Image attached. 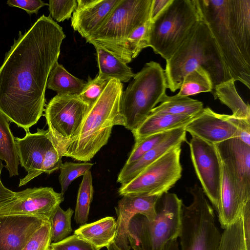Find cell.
I'll list each match as a JSON object with an SVG mask.
<instances>
[{
    "label": "cell",
    "mask_w": 250,
    "mask_h": 250,
    "mask_svg": "<svg viewBox=\"0 0 250 250\" xmlns=\"http://www.w3.org/2000/svg\"><path fill=\"white\" fill-rule=\"evenodd\" d=\"M193 200L183 205L180 250H218L220 234L213 210L202 188L197 184L190 188Z\"/></svg>",
    "instance_id": "9c48e42d"
},
{
    "label": "cell",
    "mask_w": 250,
    "mask_h": 250,
    "mask_svg": "<svg viewBox=\"0 0 250 250\" xmlns=\"http://www.w3.org/2000/svg\"><path fill=\"white\" fill-rule=\"evenodd\" d=\"M51 231L49 221H45L33 234L22 250H50Z\"/></svg>",
    "instance_id": "8d00e7d4"
},
{
    "label": "cell",
    "mask_w": 250,
    "mask_h": 250,
    "mask_svg": "<svg viewBox=\"0 0 250 250\" xmlns=\"http://www.w3.org/2000/svg\"><path fill=\"white\" fill-rule=\"evenodd\" d=\"M203 108V104L198 100L189 97H182L177 95L168 96L166 95L160 104L155 107L149 114L195 116L200 113Z\"/></svg>",
    "instance_id": "d4e9b609"
},
{
    "label": "cell",
    "mask_w": 250,
    "mask_h": 250,
    "mask_svg": "<svg viewBox=\"0 0 250 250\" xmlns=\"http://www.w3.org/2000/svg\"><path fill=\"white\" fill-rule=\"evenodd\" d=\"M88 108L79 95L57 94L45 105L48 133L62 157L77 135Z\"/></svg>",
    "instance_id": "30bf717a"
},
{
    "label": "cell",
    "mask_w": 250,
    "mask_h": 250,
    "mask_svg": "<svg viewBox=\"0 0 250 250\" xmlns=\"http://www.w3.org/2000/svg\"><path fill=\"white\" fill-rule=\"evenodd\" d=\"M218 250H245L241 216L224 229Z\"/></svg>",
    "instance_id": "1f68e13d"
},
{
    "label": "cell",
    "mask_w": 250,
    "mask_h": 250,
    "mask_svg": "<svg viewBox=\"0 0 250 250\" xmlns=\"http://www.w3.org/2000/svg\"><path fill=\"white\" fill-rule=\"evenodd\" d=\"M228 118L240 132V137L238 139L250 146V119L237 118L231 115H228Z\"/></svg>",
    "instance_id": "60d3db41"
},
{
    "label": "cell",
    "mask_w": 250,
    "mask_h": 250,
    "mask_svg": "<svg viewBox=\"0 0 250 250\" xmlns=\"http://www.w3.org/2000/svg\"><path fill=\"white\" fill-rule=\"evenodd\" d=\"M46 220L35 216H0V250H22Z\"/></svg>",
    "instance_id": "ac0fdd59"
},
{
    "label": "cell",
    "mask_w": 250,
    "mask_h": 250,
    "mask_svg": "<svg viewBox=\"0 0 250 250\" xmlns=\"http://www.w3.org/2000/svg\"><path fill=\"white\" fill-rule=\"evenodd\" d=\"M74 211L71 208L63 210L59 206L49 219L52 243L59 242L69 236L73 229L71 218Z\"/></svg>",
    "instance_id": "4dcf8cb0"
},
{
    "label": "cell",
    "mask_w": 250,
    "mask_h": 250,
    "mask_svg": "<svg viewBox=\"0 0 250 250\" xmlns=\"http://www.w3.org/2000/svg\"><path fill=\"white\" fill-rule=\"evenodd\" d=\"M74 234L100 250L114 242L116 234V222L112 216L85 224L74 230Z\"/></svg>",
    "instance_id": "7402d4cb"
},
{
    "label": "cell",
    "mask_w": 250,
    "mask_h": 250,
    "mask_svg": "<svg viewBox=\"0 0 250 250\" xmlns=\"http://www.w3.org/2000/svg\"><path fill=\"white\" fill-rule=\"evenodd\" d=\"M195 116L149 114L136 129L132 131L135 142L151 135L185 126Z\"/></svg>",
    "instance_id": "603a6c76"
},
{
    "label": "cell",
    "mask_w": 250,
    "mask_h": 250,
    "mask_svg": "<svg viewBox=\"0 0 250 250\" xmlns=\"http://www.w3.org/2000/svg\"><path fill=\"white\" fill-rule=\"evenodd\" d=\"M161 205L153 220L134 216L128 226L130 246L133 250H163L179 237L182 228V200L176 194H163Z\"/></svg>",
    "instance_id": "8992f818"
},
{
    "label": "cell",
    "mask_w": 250,
    "mask_h": 250,
    "mask_svg": "<svg viewBox=\"0 0 250 250\" xmlns=\"http://www.w3.org/2000/svg\"><path fill=\"white\" fill-rule=\"evenodd\" d=\"M192 137L216 145L229 139L239 138L240 132L229 121L228 115L213 111L208 107L204 108L185 126Z\"/></svg>",
    "instance_id": "e0dca14e"
},
{
    "label": "cell",
    "mask_w": 250,
    "mask_h": 250,
    "mask_svg": "<svg viewBox=\"0 0 250 250\" xmlns=\"http://www.w3.org/2000/svg\"><path fill=\"white\" fill-rule=\"evenodd\" d=\"M85 83L70 73L57 62L51 70L46 87L55 91L57 95H79Z\"/></svg>",
    "instance_id": "4316f807"
},
{
    "label": "cell",
    "mask_w": 250,
    "mask_h": 250,
    "mask_svg": "<svg viewBox=\"0 0 250 250\" xmlns=\"http://www.w3.org/2000/svg\"><path fill=\"white\" fill-rule=\"evenodd\" d=\"M4 166L0 159V203L13 197L16 193L5 187L1 181L0 175Z\"/></svg>",
    "instance_id": "ee69618b"
},
{
    "label": "cell",
    "mask_w": 250,
    "mask_h": 250,
    "mask_svg": "<svg viewBox=\"0 0 250 250\" xmlns=\"http://www.w3.org/2000/svg\"><path fill=\"white\" fill-rule=\"evenodd\" d=\"M241 218L245 250H250V203L243 207Z\"/></svg>",
    "instance_id": "b9f144b4"
},
{
    "label": "cell",
    "mask_w": 250,
    "mask_h": 250,
    "mask_svg": "<svg viewBox=\"0 0 250 250\" xmlns=\"http://www.w3.org/2000/svg\"><path fill=\"white\" fill-rule=\"evenodd\" d=\"M94 46L96 51L99 75L121 83L127 82L135 76V74L126 63L105 49L96 45Z\"/></svg>",
    "instance_id": "cb8c5ba5"
},
{
    "label": "cell",
    "mask_w": 250,
    "mask_h": 250,
    "mask_svg": "<svg viewBox=\"0 0 250 250\" xmlns=\"http://www.w3.org/2000/svg\"><path fill=\"white\" fill-rule=\"evenodd\" d=\"M151 21L148 20L133 29L129 35L125 48L132 59L135 58L142 50L148 47V39Z\"/></svg>",
    "instance_id": "836d02e7"
},
{
    "label": "cell",
    "mask_w": 250,
    "mask_h": 250,
    "mask_svg": "<svg viewBox=\"0 0 250 250\" xmlns=\"http://www.w3.org/2000/svg\"><path fill=\"white\" fill-rule=\"evenodd\" d=\"M171 131L172 130L151 135L135 142L134 146L125 165L130 164L138 160L145 153L163 141L169 135Z\"/></svg>",
    "instance_id": "e575fe53"
},
{
    "label": "cell",
    "mask_w": 250,
    "mask_h": 250,
    "mask_svg": "<svg viewBox=\"0 0 250 250\" xmlns=\"http://www.w3.org/2000/svg\"><path fill=\"white\" fill-rule=\"evenodd\" d=\"M22 138L15 137L19 163L27 172V174L20 179L19 187L26 185L43 172V165L48 150L53 144L47 130L37 128L32 133L25 131Z\"/></svg>",
    "instance_id": "2e32d148"
},
{
    "label": "cell",
    "mask_w": 250,
    "mask_h": 250,
    "mask_svg": "<svg viewBox=\"0 0 250 250\" xmlns=\"http://www.w3.org/2000/svg\"><path fill=\"white\" fill-rule=\"evenodd\" d=\"M65 35L43 15L19 37L0 67V113L25 131L43 115L50 72L58 62Z\"/></svg>",
    "instance_id": "6da1fadb"
},
{
    "label": "cell",
    "mask_w": 250,
    "mask_h": 250,
    "mask_svg": "<svg viewBox=\"0 0 250 250\" xmlns=\"http://www.w3.org/2000/svg\"><path fill=\"white\" fill-rule=\"evenodd\" d=\"M162 196L129 194L123 196L118 201L115 208L117 219L114 242L121 250L131 249L128 239V226L132 218L137 215H141L149 220L154 219L157 214V203Z\"/></svg>",
    "instance_id": "9a60e30c"
},
{
    "label": "cell",
    "mask_w": 250,
    "mask_h": 250,
    "mask_svg": "<svg viewBox=\"0 0 250 250\" xmlns=\"http://www.w3.org/2000/svg\"><path fill=\"white\" fill-rule=\"evenodd\" d=\"M181 144L166 152L119 188L121 196L147 194L162 196L172 188L182 176Z\"/></svg>",
    "instance_id": "8fae6325"
},
{
    "label": "cell",
    "mask_w": 250,
    "mask_h": 250,
    "mask_svg": "<svg viewBox=\"0 0 250 250\" xmlns=\"http://www.w3.org/2000/svg\"><path fill=\"white\" fill-rule=\"evenodd\" d=\"M234 80L231 79L217 85L212 92L215 99L227 106L232 111V116L239 119H250V107L238 93ZM212 90V91H213Z\"/></svg>",
    "instance_id": "484cf974"
},
{
    "label": "cell",
    "mask_w": 250,
    "mask_h": 250,
    "mask_svg": "<svg viewBox=\"0 0 250 250\" xmlns=\"http://www.w3.org/2000/svg\"><path fill=\"white\" fill-rule=\"evenodd\" d=\"M0 159L4 161V166L10 177L19 175L20 164L16 144L9 126L7 119L0 113Z\"/></svg>",
    "instance_id": "83f0119b"
},
{
    "label": "cell",
    "mask_w": 250,
    "mask_h": 250,
    "mask_svg": "<svg viewBox=\"0 0 250 250\" xmlns=\"http://www.w3.org/2000/svg\"><path fill=\"white\" fill-rule=\"evenodd\" d=\"M49 10L52 19L58 22L68 20L77 6L76 0L49 1Z\"/></svg>",
    "instance_id": "74e56055"
},
{
    "label": "cell",
    "mask_w": 250,
    "mask_h": 250,
    "mask_svg": "<svg viewBox=\"0 0 250 250\" xmlns=\"http://www.w3.org/2000/svg\"><path fill=\"white\" fill-rule=\"evenodd\" d=\"M50 249L52 250H100L75 234L59 242L51 243Z\"/></svg>",
    "instance_id": "f35d334b"
},
{
    "label": "cell",
    "mask_w": 250,
    "mask_h": 250,
    "mask_svg": "<svg viewBox=\"0 0 250 250\" xmlns=\"http://www.w3.org/2000/svg\"><path fill=\"white\" fill-rule=\"evenodd\" d=\"M107 250H121L113 242L108 247H107Z\"/></svg>",
    "instance_id": "bcb514c9"
},
{
    "label": "cell",
    "mask_w": 250,
    "mask_h": 250,
    "mask_svg": "<svg viewBox=\"0 0 250 250\" xmlns=\"http://www.w3.org/2000/svg\"><path fill=\"white\" fill-rule=\"evenodd\" d=\"M7 3L10 6L22 9L30 15L37 14L41 8L48 5L41 0H8Z\"/></svg>",
    "instance_id": "ab89813d"
},
{
    "label": "cell",
    "mask_w": 250,
    "mask_h": 250,
    "mask_svg": "<svg viewBox=\"0 0 250 250\" xmlns=\"http://www.w3.org/2000/svg\"><path fill=\"white\" fill-rule=\"evenodd\" d=\"M164 69L158 62L150 61L135 74L121 97L120 111L125 127L131 132L149 115L166 94Z\"/></svg>",
    "instance_id": "52a82bcc"
},
{
    "label": "cell",
    "mask_w": 250,
    "mask_h": 250,
    "mask_svg": "<svg viewBox=\"0 0 250 250\" xmlns=\"http://www.w3.org/2000/svg\"><path fill=\"white\" fill-rule=\"evenodd\" d=\"M214 145L221 161L231 174L244 206L250 203V146L237 138Z\"/></svg>",
    "instance_id": "5bb4252c"
},
{
    "label": "cell",
    "mask_w": 250,
    "mask_h": 250,
    "mask_svg": "<svg viewBox=\"0 0 250 250\" xmlns=\"http://www.w3.org/2000/svg\"><path fill=\"white\" fill-rule=\"evenodd\" d=\"M199 67L209 74L213 89L217 85L232 79L208 26L203 21L198 24L166 61L164 71L167 88L172 92L179 89L186 75Z\"/></svg>",
    "instance_id": "277c9868"
},
{
    "label": "cell",
    "mask_w": 250,
    "mask_h": 250,
    "mask_svg": "<svg viewBox=\"0 0 250 250\" xmlns=\"http://www.w3.org/2000/svg\"><path fill=\"white\" fill-rule=\"evenodd\" d=\"M64 200L50 187L28 188L0 203V216L22 215L49 219Z\"/></svg>",
    "instance_id": "4fadbf2b"
},
{
    "label": "cell",
    "mask_w": 250,
    "mask_h": 250,
    "mask_svg": "<svg viewBox=\"0 0 250 250\" xmlns=\"http://www.w3.org/2000/svg\"><path fill=\"white\" fill-rule=\"evenodd\" d=\"M123 88L119 80H110L98 99L88 108L77 135L63 156L88 162L107 143L114 125L125 126L120 111Z\"/></svg>",
    "instance_id": "3957f363"
},
{
    "label": "cell",
    "mask_w": 250,
    "mask_h": 250,
    "mask_svg": "<svg viewBox=\"0 0 250 250\" xmlns=\"http://www.w3.org/2000/svg\"><path fill=\"white\" fill-rule=\"evenodd\" d=\"M120 0H78L71 26L85 40L104 23Z\"/></svg>",
    "instance_id": "d6986e66"
},
{
    "label": "cell",
    "mask_w": 250,
    "mask_h": 250,
    "mask_svg": "<svg viewBox=\"0 0 250 250\" xmlns=\"http://www.w3.org/2000/svg\"><path fill=\"white\" fill-rule=\"evenodd\" d=\"M221 163L220 206L217 213L221 226L225 229L240 217L244 204L230 171L221 161Z\"/></svg>",
    "instance_id": "44dd1931"
},
{
    "label": "cell",
    "mask_w": 250,
    "mask_h": 250,
    "mask_svg": "<svg viewBox=\"0 0 250 250\" xmlns=\"http://www.w3.org/2000/svg\"><path fill=\"white\" fill-rule=\"evenodd\" d=\"M93 192L92 176L89 170L83 175L78 192L74 215L77 224L83 225L87 223Z\"/></svg>",
    "instance_id": "f546056e"
},
{
    "label": "cell",
    "mask_w": 250,
    "mask_h": 250,
    "mask_svg": "<svg viewBox=\"0 0 250 250\" xmlns=\"http://www.w3.org/2000/svg\"><path fill=\"white\" fill-rule=\"evenodd\" d=\"M93 163L88 162L83 163L65 162L60 168V174L59 177L61 186V193L64 196L70 184L78 177L83 176L90 170Z\"/></svg>",
    "instance_id": "d6a6232c"
},
{
    "label": "cell",
    "mask_w": 250,
    "mask_h": 250,
    "mask_svg": "<svg viewBox=\"0 0 250 250\" xmlns=\"http://www.w3.org/2000/svg\"><path fill=\"white\" fill-rule=\"evenodd\" d=\"M190 157L202 188L217 212L220 206L221 163L214 145L192 137Z\"/></svg>",
    "instance_id": "7c38bea8"
},
{
    "label": "cell",
    "mask_w": 250,
    "mask_h": 250,
    "mask_svg": "<svg viewBox=\"0 0 250 250\" xmlns=\"http://www.w3.org/2000/svg\"><path fill=\"white\" fill-rule=\"evenodd\" d=\"M201 21L197 0H171L151 21L148 47L167 61Z\"/></svg>",
    "instance_id": "5b68a950"
},
{
    "label": "cell",
    "mask_w": 250,
    "mask_h": 250,
    "mask_svg": "<svg viewBox=\"0 0 250 250\" xmlns=\"http://www.w3.org/2000/svg\"><path fill=\"white\" fill-rule=\"evenodd\" d=\"M152 0H120L101 26L86 39L99 46L125 63L132 58L125 48L132 31L150 20Z\"/></svg>",
    "instance_id": "ba28073f"
},
{
    "label": "cell",
    "mask_w": 250,
    "mask_h": 250,
    "mask_svg": "<svg viewBox=\"0 0 250 250\" xmlns=\"http://www.w3.org/2000/svg\"><path fill=\"white\" fill-rule=\"evenodd\" d=\"M50 250H52L50 249Z\"/></svg>",
    "instance_id": "7dc6e473"
},
{
    "label": "cell",
    "mask_w": 250,
    "mask_h": 250,
    "mask_svg": "<svg viewBox=\"0 0 250 250\" xmlns=\"http://www.w3.org/2000/svg\"><path fill=\"white\" fill-rule=\"evenodd\" d=\"M185 126L172 130L169 135L154 148L145 153L136 161L124 165L117 178L122 184L130 181L172 147L186 141Z\"/></svg>",
    "instance_id": "ffe728a7"
},
{
    "label": "cell",
    "mask_w": 250,
    "mask_h": 250,
    "mask_svg": "<svg viewBox=\"0 0 250 250\" xmlns=\"http://www.w3.org/2000/svg\"><path fill=\"white\" fill-rule=\"evenodd\" d=\"M163 250H180L178 239L169 241Z\"/></svg>",
    "instance_id": "f6af8a7d"
},
{
    "label": "cell",
    "mask_w": 250,
    "mask_h": 250,
    "mask_svg": "<svg viewBox=\"0 0 250 250\" xmlns=\"http://www.w3.org/2000/svg\"><path fill=\"white\" fill-rule=\"evenodd\" d=\"M197 2L231 78L250 89V0Z\"/></svg>",
    "instance_id": "7a4b0ae2"
},
{
    "label": "cell",
    "mask_w": 250,
    "mask_h": 250,
    "mask_svg": "<svg viewBox=\"0 0 250 250\" xmlns=\"http://www.w3.org/2000/svg\"><path fill=\"white\" fill-rule=\"evenodd\" d=\"M213 85L208 72L197 67L185 77L177 96L188 97L202 92H212Z\"/></svg>",
    "instance_id": "f1b7e54d"
},
{
    "label": "cell",
    "mask_w": 250,
    "mask_h": 250,
    "mask_svg": "<svg viewBox=\"0 0 250 250\" xmlns=\"http://www.w3.org/2000/svg\"><path fill=\"white\" fill-rule=\"evenodd\" d=\"M110 80L99 74L93 79L89 77L87 82L79 94L80 98L88 107H90L102 94Z\"/></svg>",
    "instance_id": "d590c367"
},
{
    "label": "cell",
    "mask_w": 250,
    "mask_h": 250,
    "mask_svg": "<svg viewBox=\"0 0 250 250\" xmlns=\"http://www.w3.org/2000/svg\"><path fill=\"white\" fill-rule=\"evenodd\" d=\"M171 0H152L150 20L152 21L169 4Z\"/></svg>",
    "instance_id": "7bdbcfd3"
}]
</instances>
